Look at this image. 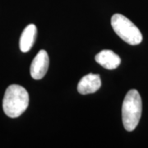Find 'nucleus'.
I'll list each match as a JSON object with an SVG mask.
<instances>
[{"label":"nucleus","instance_id":"f257e3e1","mask_svg":"<svg viewBox=\"0 0 148 148\" xmlns=\"http://www.w3.org/2000/svg\"><path fill=\"white\" fill-rule=\"evenodd\" d=\"M29 105V94L19 85H10L5 91L3 100V109L7 116L17 118L21 115Z\"/></svg>","mask_w":148,"mask_h":148},{"label":"nucleus","instance_id":"f03ea898","mask_svg":"<svg viewBox=\"0 0 148 148\" xmlns=\"http://www.w3.org/2000/svg\"><path fill=\"white\" fill-rule=\"evenodd\" d=\"M143 110L142 98L137 90H130L125 96L122 106V120L124 128L133 131L140 121Z\"/></svg>","mask_w":148,"mask_h":148},{"label":"nucleus","instance_id":"7ed1b4c3","mask_svg":"<svg viewBox=\"0 0 148 148\" xmlns=\"http://www.w3.org/2000/svg\"><path fill=\"white\" fill-rule=\"evenodd\" d=\"M111 26L123 40L131 45H137L143 41V35L138 27L122 14L116 13L112 16Z\"/></svg>","mask_w":148,"mask_h":148},{"label":"nucleus","instance_id":"20e7f679","mask_svg":"<svg viewBox=\"0 0 148 148\" xmlns=\"http://www.w3.org/2000/svg\"><path fill=\"white\" fill-rule=\"evenodd\" d=\"M49 58L45 50H40L36 55L31 65V76L33 79L40 80L45 76L49 69Z\"/></svg>","mask_w":148,"mask_h":148},{"label":"nucleus","instance_id":"39448f33","mask_svg":"<svg viewBox=\"0 0 148 148\" xmlns=\"http://www.w3.org/2000/svg\"><path fill=\"white\" fill-rule=\"evenodd\" d=\"M101 86L100 75L90 73L84 76L77 85V90L82 95L92 94L99 90Z\"/></svg>","mask_w":148,"mask_h":148},{"label":"nucleus","instance_id":"423d86ee","mask_svg":"<svg viewBox=\"0 0 148 148\" xmlns=\"http://www.w3.org/2000/svg\"><path fill=\"white\" fill-rule=\"evenodd\" d=\"M96 63L109 70L117 69L121 63L120 57L112 50L104 49L95 55Z\"/></svg>","mask_w":148,"mask_h":148},{"label":"nucleus","instance_id":"0eeeda50","mask_svg":"<svg viewBox=\"0 0 148 148\" xmlns=\"http://www.w3.org/2000/svg\"><path fill=\"white\" fill-rule=\"evenodd\" d=\"M37 36V28L34 24L28 25L21 33L20 38V49L21 52L27 53L33 46Z\"/></svg>","mask_w":148,"mask_h":148}]
</instances>
